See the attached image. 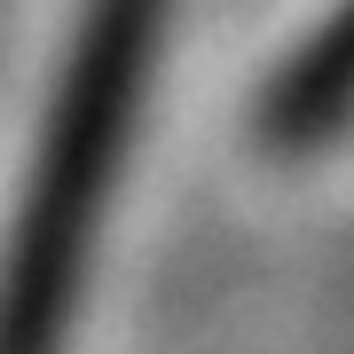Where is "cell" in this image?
<instances>
[{"label":"cell","instance_id":"obj_1","mask_svg":"<svg viewBox=\"0 0 354 354\" xmlns=\"http://www.w3.org/2000/svg\"><path fill=\"white\" fill-rule=\"evenodd\" d=\"M150 16H158V0H95V24L79 39V64L64 87V118L48 134V165L32 181V213L16 221L8 283H0V354H48L55 323H64L95 174H111V150L127 134Z\"/></svg>","mask_w":354,"mask_h":354}]
</instances>
